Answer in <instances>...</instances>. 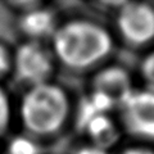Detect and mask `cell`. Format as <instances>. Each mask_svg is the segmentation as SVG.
<instances>
[{
  "label": "cell",
  "instance_id": "obj_14",
  "mask_svg": "<svg viewBox=\"0 0 154 154\" xmlns=\"http://www.w3.org/2000/svg\"><path fill=\"white\" fill-rule=\"evenodd\" d=\"M118 154H154V149L146 145H132L122 149Z\"/></svg>",
  "mask_w": 154,
  "mask_h": 154
},
{
  "label": "cell",
  "instance_id": "obj_1",
  "mask_svg": "<svg viewBox=\"0 0 154 154\" xmlns=\"http://www.w3.org/2000/svg\"><path fill=\"white\" fill-rule=\"evenodd\" d=\"M57 66L86 73L102 68L114 50V36L100 22L86 17L60 21L49 40Z\"/></svg>",
  "mask_w": 154,
  "mask_h": 154
},
{
  "label": "cell",
  "instance_id": "obj_3",
  "mask_svg": "<svg viewBox=\"0 0 154 154\" xmlns=\"http://www.w3.org/2000/svg\"><path fill=\"white\" fill-rule=\"evenodd\" d=\"M117 37L131 49H144L154 42V5L145 2H121L114 11Z\"/></svg>",
  "mask_w": 154,
  "mask_h": 154
},
{
  "label": "cell",
  "instance_id": "obj_7",
  "mask_svg": "<svg viewBox=\"0 0 154 154\" xmlns=\"http://www.w3.org/2000/svg\"><path fill=\"white\" fill-rule=\"evenodd\" d=\"M59 22L57 13L41 3L30 11L18 14L17 26L19 32L25 36V40L44 42L50 40Z\"/></svg>",
  "mask_w": 154,
  "mask_h": 154
},
{
  "label": "cell",
  "instance_id": "obj_2",
  "mask_svg": "<svg viewBox=\"0 0 154 154\" xmlns=\"http://www.w3.org/2000/svg\"><path fill=\"white\" fill-rule=\"evenodd\" d=\"M73 114L68 91L55 81L26 88L17 107L21 127L37 141L63 132Z\"/></svg>",
  "mask_w": 154,
  "mask_h": 154
},
{
  "label": "cell",
  "instance_id": "obj_9",
  "mask_svg": "<svg viewBox=\"0 0 154 154\" xmlns=\"http://www.w3.org/2000/svg\"><path fill=\"white\" fill-rule=\"evenodd\" d=\"M4 154H42V150L37 140L23 134L17 135L9 140Z\"/></svg>",
  "mask_w": 154,
  "mask_h": 154
},
{
  "label": "cell",
  "instance_id": "obj_4",
  "mask_svg": "<svg viewBox=\"0 0 154 154\" xmlns=\"http://www.w3.org/2000/svg\"><path fill=\"white\" fill-rule=\"evenodd\" d=\"M55 68V58L44 42L23 40L13 49L12 76L25 88L53 81Z\"/></svg>",
  "mask_w": 154,
  "mask_h": 154
},
{
  "label": "cell",
  "instance_id": "obj_13",
  "mask_svg": "<svg viewBox=\"0 0 154 154\" xmlns=\"http://www.w3.org/2000/svg\"><path fill=\"white\" fill-rule=\"evenodd\" d=\"M73 154H110V152L88 143V144H84V145L77 148L73 152Z\"/></svg>",
  "mask_w": 154,
  "mask_h": 154
},
{
  "label": "cell",
  "instance_id": "obj_6",
  "mask_svg": "<svg viewBox=\"0 0 154 154\" xmlns=\"http://www.w3.org/2000/svg\"><path fill=\"white\" fill-rule=\"evenodd\" d=\"M91 90L107 95L116 103L121 104L135 90L130 72L122 66L105 64L94 72L91 79Z\"/></svg>",
  "mask_w": 154,
  "mask_h": 154
},
{
  "label": "cell",
  "instance_id": "obj_10",
  "mask_svg": "<svg viewBox=\"0 0 154 154\" xmlns=\"http://www.w3.org/2000/svg\"><path fill=\"white\" fill-rule=\"evenodd\" d=\"M14 116V107L8 94L7 89L3 84H0V139L5 136L11 128V125Z\"/></svg>",
  "mask_w": 154,
  "mask_h": 154
},
{
  "label": "cell",
  "instance_id": "obj_12",
  "mask_svg": "<svg viewBox=\"0 0 154 154\" xmlns=\"http://www.w3.org/2000/svg\"><path fill=\"white\" fill-rule=\"evenodd\" d=\"M140 76L146 84L148 89L154 90V49L143 58L140 63Z\"/></svg>",
  "mask_w": 154,
  "mask_h": 154
},
{
  "label": "cell",
  "instance_id": "obj_15",
  "mask_svg": "<svg viewBox=\"0 0 154 154\" xmlns=\"http://www.w3.org/2000/svg\"><path fill=\"white\" fill-rule=\"evenodd\" d=\"M3 154H4V153H3Z\"/></svg>",
  "mask_w": 154,
  "mask_h": 154
},
{
  "label": "cell",
  "instance_id": "obj_5",
  "mask_svg": "<svg viewBox=\"0 0 154 154\" xmlns=\"http://www.w3.org/2000/svg\"><path fill=\"white\" fill-rule=\"evenodd\" d=\"M121 128L144 143H154V90L135 89L118 105Z\"/></svg>",
  "mask_w": 154,
  "mask_h": 154
},
{
  "label": "cell",
  "instance_id": "obj_8",
  "mask_svg": "<svg viewBox=\"0 0 154 154\" xmlns=\"http://www.w3.org/2000/svg\"><path fill=\"white\" fill-rule=\"evenodd\" d=\"M80 132L86 135L90 144L109 150L119 140L121 131L110 114H98L85 125Z\"/></svg>",
  "mask_w": 154,
  "mask_h": 154
},
{
  "label": "cell",
  "instance_id": "obj_11",
  "mask_svg": "<svg viewBox=\"0 0 154 154\" xmlns=\"http://www.w3.org/2000/svg\"><path fill=\"white\" fill-rule=\"evenodd\" d=\"M13 75V49L0 40V84Z\"/></svg>",
  "mask_w": 154,
  "mask_h": 154
}]
</instances>
